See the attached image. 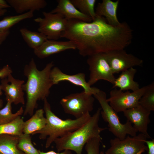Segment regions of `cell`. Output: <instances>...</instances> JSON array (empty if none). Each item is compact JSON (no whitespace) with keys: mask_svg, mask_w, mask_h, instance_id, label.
I'll use <instances>...</instances> for the list:
<instances>
[{"mask_svg":"<svg viewBox=\"0 0 154 154\" xmlns=\"http://www.w3.org/2000/svg\"><path fill=\"white\" fill-rule=\"evenodd\" d=\"M133 31L126 22L114 26L109 24L104 17L96 15L95 20L89 23L68 20L60 38L72 42L81 56H89L124 49L132 42Z\"/></svg>","mask_w":154,"mask_h":154,"instance_id":"1","label":"cell"},{"mask_svg":"<svg viewBox=\"0 0 154 154\" xmlns=\"http://www.w3.org/2000/svg\"><path fill=\"white\" fill-rule=\"evenodd\" d=\"M53 62L48 63L41 70L37 68L33 58L24 68V75L27 78L26 82L22 86L26 92L27 102L24 111V115L32 116L37 102L47 98L50 93V89L53 84L50 78L51 70L54 66Z\"/></svg>","mask_w":154,"mask_h":154,"instance_id":"2","label":"cell"},{"mask_svg":"<svg viewBox=\"0 0 154 154\" xmlns=\"http://www.w3.org/2000/svg\"><path fill=\"white\" fill-rule=\"evenodd\" d=\"M43 101V109L46 119V125L42 129L32 135L38 134L40 139H46L45 145L46 148L49 147L57 138L62 137L81 126L91 116L90 113H88L78 118L63 120L52 111L47 98Z\"/></svg>","mask_w":154,"mask_h":154,"instance_id":"3","label":"cell"},{"mask_svg":"<svg viewBox=\"0 0 154 154\" xmlns=\"http://www.w3.org/2000/svg\"><path fill=\"white\" fill-rule=\"evenodd\" d=\"M101 108H99L90 119L81 126L63 137L54 141L58 153L64 150L73 151L82 154L83 148L90 139L100 136V133L107 129L100 127L99 122Z\"/></svg>","mask_w":154,"mask_h":154,"instance_id":"4","label":"cell"},{"mask_svg":"<svg viewBox=\"0 0 154 154\" xmlns=\"http://www.w3.org/2000/svg\"><path fill=\"white\" fill-rule=\"evenodd\" d=\"M93 96L101 106L100 115L104 121L108 123L109 131L116 137L123 140L127 135L132 137L137 135V132L128 120L124 124L120 122L117 113L107 101L105 92L100 90Z\"/></svg>","mask_w":154,"mask_h":154,"instance_id":"5","label":"cell"},{"mask_svg":"<svg viewBox=\"0 0 154 154\" xmlns=\"http://www.w3.org/2000/svg\"><path fill=\"white\" fill-rule=\"evenodd\" d=\"M93 96L84 91L71 94L62 98L60 103L65 113L78 118L93 109L95 99Z\"/></svg>","mask_w":154,"mask_h":154,"instance_id":"6","label":"cell"},{"mask_svg":"<svg viewBox=\"0 0 154 154\" xmlns=\"http://www.w3.org/2000/svg\"><path fill=\"white\" fill-rule=\"evenodd\" d=\"M147 138L140 133L135 136L127 135L124 139L116 137L110 140V147L105 154H142L147 151L145 143Z\"/></svg>","mask_w":154,"mask_h":154,"instance_id":"7","label":"cell"},{"mask_svg":"<svg viewBox=\"0 0 154 154\" xmlns=\"http://www.w3.org/2000/svg\"><path fill=\"white\" fill-rule=\"evenodd\" d=\"M42 14L43 17L34 19L38 24V32L45 35L48 40H57L66 29L68 20L59 13L44 11Z\"/></svg>","mask_w":154,"mask_h":154,"instance_id":"8","label":"cell"},{"mask_svg":"<svg viewBox=\"0 0 154 154\" xmlns=\"http://www.w3.org/2000/svg\"><path fill=\"white\" fill-rule=\"evenodd\" d=\"M87 62L90 71L87 82L90 86L100 80H104L114 84L116 78L111 70L104 53L96 54L88 56Z\"/></svg>","mask_w":154,"mask_h":154,"instance_id":"9","label":"cell"},{"mask_svg":"<svg viewBox=\"0 0 154 154\" xmlns=\"http://www.w3.org/2000/svg\"><path fill=\"white\" fill-rule=\"evenodd\" d=\"M146 88V86H145L135 91H127L125 92L114 88L110 91V96L107 99V101L117 113L123 112L139 105V100Z\"/></svg>","mask_w":154,"mask_h":154,"instance_id":"10","label":"cell"},{"mask_svg":"<svg viewBox=\"0 0 154 154\" xmlns=\"http://www.w3.org/2000/svg\"><path fill=\"white\" fill-rule=\"evenodd\" d=\"M113 74L118 73L135 66H141L143 60L124 49L117 50L104 53Z\"/></svg>","mask_w":154,"mask_h":154,"instance_id":"11","label":"cell"},{"mask_svg":"<svg viewBox=\"0 0 154 154\" xmlns=\"http://www.w3.org/2000/svg\"><path fill=\"white\" fill-rule=\"evenodd\" d=\"M50 78L53 85L58 84L62 81H67L82 87L84 92L93 96L100 90L97 88L92 87L89 85L86 81L85 74L83 73L69 75L63 72L58 68L54 67L51 70Z\"/></svg>","mask_w":154,"mask_h":154,"instance_id":"12","label":"cell"},{"mask_svg":"<svg viewBox=\"0 0 154 154\" xmlns=\"http://www.w3.org/2000/svg\"><path fill=\"white\" fill-rule=\"evenodd\" d=\"M25 83L23 80L14 78L11 74L2 79L0 87L5 92L7 101L15 105L19 104L24 105V93L22 86Z\"/></svg>","mask_w":154,"mask_h":154,"instance_id":"13","label":"cell"},{"mask_svg":"<svg viewBox=\"0 0 154 154\" xmlns=\"http://www.w3.org/2000/svg\"><path fill=\"white\" fill-rule=\"evenodd\" d=\"M123 112L127 120L133 124V127L137 132L145 135L147 138H151L147 131L148 125L150 122L151 112L139 105Z\"/></svg>","mask_w":154,"mask_h":154,"instance_id":"14","label":"cell"},{"mask_svg":"<svg viewBox=\"0 0 154 154\" xmlns=\"http://www.w3.org/2000/svg\"><path fill=\"white\" fill-rule=\"evenodd\" d=\"M76 49L75 45L70 41L48 39L39 48L34 50V52L38 58L43 59L66 50Z\"/></svg>","mask_w":154,"mask_h":154,"instance_id":"15","label":"cell"},{"mask_svg":"<svg viewBox=\"0 0 154 154\" xmlns=\"http://www.w3.org/2000/svg\"><path fill=\"white\" fill-rule=\"evenodd\" d=\"M57 2V6L50 11L51 13L60 14L67 20L76 19L88 23L92 21L90 17L80 11L70 0H58Z\"/></svg>","mask_w":154,"mask_h":154,"instance_id":"16","label":"cell"},{"mask_svg":"<svg viewBox=\"0 0 154 154\" xmlns=\"http://www.w3.org/2000/svg\"><path fill=\"white\" fill-rule=\"evenodd\" d=\"M119 0L113 1L111 0H103L98 3L95 10L96 15L104 17L108 23L114 26L121 23L117 16V10Z\"/></svg>","mask_w":154,"mask_h":154,"instance_id":"17","label":"cell"},{"mask_svg":"<svg viewBox=\"0 0 154 154\" xmlns=\"http://www.w3.org/2000/svg\"><path fill=\"white\" fill-rule=\"evenodd\" d=\"M137 69L133 67L122 71L116 78L112 88H118L122 91H135L140 88L139 83L134 80Z\"/></svg>","mask_w":154,"mask_h":154,"instance_id":"18","label":"cell"},{"mask_svg":"<svg viewBox=\"0 0 154 154\" xmlns=\"http://www.w3.org/2000/svg\"><path fill=\"white\" fill-rule=\"evenodd\" d=\"M8 4L19 14L29 11L34 12L45 8L47 3L44 0H7Z\"/></svg>","mask_w":154,"mask_h":154,"instance_id":"19","label":"cell"},{"mask_svg":"<svg viewBox=\"0 0 154 154\" xmlns=\"http://www.w3.org/2000/svg\"><path fill=\"white\" fill-rule=\"evenodd\" d=\"M43 109L37 110L31 118L24 121L23 133L31 135L42 129L46 123V118L44 117Z\"/></svg>","mask_w":154,"mask_h":154,"instance_id":"20","label":"cell"},{"mask_svg":"<svg viewBox=\"0 0 154 154\" xmlns=\"http://www.w3.org/2000/svg\"><path fill=\"white\" fill-rule=\"evenodd\" d=\"M19 137L0 134V154H24L17 147Z\"/></svg>","mask_w":154,"mask_h":154,"instance_id":"21","label":"cell"},{"mask_svg":"<svg viewBox=\"0 0 154 154\" xmlns=\"http://www.w3.org/2000/svg\"><path fill=\"white\" fill-rule=\"evenodd\" d=\"M20 32L23 39L28 46L34 50L40 46L46 40L47 37L43 34L22 28Z\"/></svg>","mask_w":154,"mask_h":154,"instance_id":"22","label":"cell"},{"mask_svg":"<svg viewBox=\"0 0 154 154\" xmlns=\"http://www.w3.org/2000/svg\"><path fill=\"white\" fill-rule=\"evenodd\" d=\"M24 122L20 116L9 123L0 125V134L19 136L23 133Z\"/></svg>","mask_w":154,"mask_h":154,"instance_id":"23","label":"cell"},{"mask_svg":"<svg viewBox=\"0 0 154 154\" xmlns=\"http://www.w3.org/2000/svg\"><path fill=\"white\" fill-rule=\"evenodd\" d=\"M34 12L29 11L24 13L14 16L5 17L0 21V31L9 30L15 25L26 19L34 16Z\"/></svg>","mask_w":154,"mask_h":154,"instance_id":"24","label":"cell"},{"mask_svg":"<svg viewBox=\"0 0 154 154\" xmlns=\"http://www.w3.org/2000/svg\"><path fill=\"white\" fill-rule=\"evenodd\" d=\"M74 6L81 13L90 17L92 21L96 18L94 9L96 0H70Z\"/></svg>","mask_w":154,"mask_h":154,"instance_id":"25","label":"cell"},{"mask_svg":"<svg viewBox=\"0 0 154 154\" xmlns=\"http://www.w3.org/2000/svg\"><path fill=\"white\" fill-rule=\"evenodd\" d=\"M139 104L146 110L154 111V82L146 86V89L140 99Z\"/></svg>","mask_w":154,"mask_h":154,"instance_id":"26","label":"cell"},{"mask_svg":"<svg viewBox=\"0 0 154 154\" xmlns=\"http://www.w3.org/2000/svg\"><path fill=\"white\" fill-rule=\"evenodd\" d=\"M12 104L10 101L7 100L5 107L0 109V125L9 123L23 114L24 110L22 107L15 113L13 114L12 112Z\"/></svg>","mask_w":154,"mask_h":154,"instance_id":"27","label":"cell"},{"mask_svg":"<svg viewBox=\"0 0 154 154\" xmlns=\"http://www.w3.org/2000/svg\"><path fill=\"white\" fill-rule=\"evenodd\" d=\"M17 147L24 154H39V150L35 147L32 142L30 134L23 133L20 136Z\"/></svg>","mask_w":154,"mask_h":154,"instance_id":"28","label":"cell"},{"mask_svg":"<svg viewBox=\"0 0 154 154\" xmlns=\"http://www.w3.org/2000/svg\"><path fill=\"white\" fill-rule=\"evenodd\" d=\"M102 142V138L101 136L90 139L85 145L87 154H100V147Z\"/></svg>","mask_w":154,"mask_h":154,"instance_id":"29","label":"cell"},{"mask_svg":"<svg viewBox=\"0 0 154 154\" xmlns=\"http://www.w3.org/2000/svg\"><path fill=\"white\" fill-rule=\"evenodd\" d=\"M12 72V69L8 65L4 66L0 69V79L6 78Z\"/></svg>","mask_w":154,"mask_h":154,"instance_id":"30","label":"cell"},{"mask_svg":"<svg viewBox=\"0 0 154 154\" xmlns=\"http://www.w3.org/2000/svg\"><path fill=\"white\" fill-rule=\"evenodd\" d=\"M145 143L148 148L147 154H154V139L147 140Z\"/></svg>","mask_w":154,"mask_h":154,"instance_id":"31","label":"cell"},{"mask_svg":"<svg viewBox=\"0 0 154 154\" xmlns=\"http://www.w3.org/2000/svg\"><path fill=\"white\" fill-rule=\"evenodd\" d=\"M39 154H72L71 151L64 150L61 153H56L54 151L51 150L47 152H44L39 150Z\"/></svg>","mask_w":154,"mask_h":154,"instance_id":"32","label":"cell"},{"mask_svg":"<svg viewBox=\"0 0 154 154\" xmlns=\"http://www.w3.org/2000/svg\"><path fill=\"white\" fill-rule=\"evenodd\" d=\"M9 30L5 31H0V45L6 40L10 34Z\"/></svg>","mask_w":154,"mask_h":154,"instance_id":"33","label":"cell"},{"mask_svg":"<svg viewBox=\"0 0 154 154\" xmlns=\"http://www.w3.org/2000/svg\"><path fill=\"white\" fill-rule=\"evenodd\" d=\"M11 7L6 1L0 0V9H5Z\"/></svg>","mask_w":154,"mask_h":154,"instance_id":"34","label":"cell"},{"mask_svg":"<svg viewBox=\"0 0 154 154\" xmlns=\"http://www.w3.org/2000/svg\"><path fill=\"white\" fill-rule=\"evenodd\" d=\"M7 12L6 9H0V17L4 15Z\"/></svg>","mask_w":154,"mask_h":154,"instance_id":"35","label":"cell"},{"mask_svg":"<svg viewBox=\"0 0 154 154\" xmlns=\"http://www.w3.org/2000/svg\"><path fill=\"white\" fill-rule=\"evenodd\" d=\"M100 154H105L104 152L103 151H102L100 152Z\"/></svg>","mask_w":154,"mask_h":154,"instance_id":"36","label":"cell"},{"mask_svg":"<svg viewBox=\"0 0 154 154\" xmlns=\"http://www.w3.org/2000/svg\"><path fill=\"white\" fill-rule=\"evenodd\" d=\"M1 89L0 87V95H1L2 94V92H1Z\"/></svg>","mask_w":154,"mask_h":154,"instance_id":"37","label":"cell"}]
</instances>
